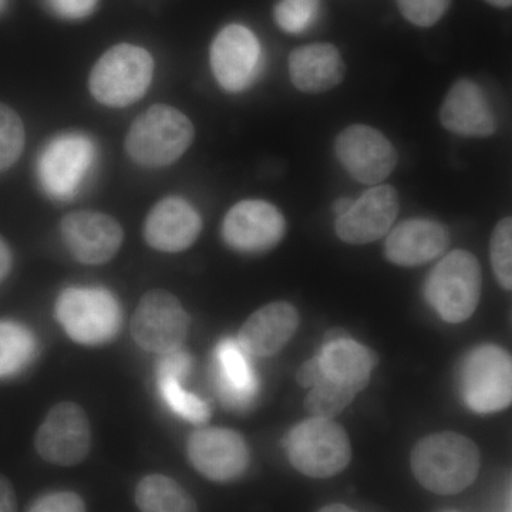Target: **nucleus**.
<instances>
[{
	"label": "nucleus",
	"instance_id": "1",
	"mask_svg": "<svg viewBox=\"0 0 512 512\" xmlns=\"http://www.w3.org/2000/svg\"><path fill=\"white\" fill-rule=\"evenodd\" d=\"M480 468L476 443L454 431L430 434L412 451L414 477L434 494L461 493L476 481Z\"/></svg>",
	"mask_w": 512,
	"mask_h": 512
},
{
	"label": "nucleus",
	"instance_id": "2",
	"mask_svg": "<svg viewBox=\"0 0 512 512\" xmlns=\"http://www.w3.org/2000/svg\"><path fill=\"white\" fill-rule=\"evenodd\" d=\"M191 120L167 104H156L137 117L128 131L131 160L147 168H163L184 156L194 141Z\"/></svg>",
	"mask_w": 512,
	"mask_h": 512
},
{
	"label": "nucleus",
	"instance_id": "3",
	"mask_svg": "<svg viewBox=\"0 0 512 512\" xmlns=\"http://www.w3.org/2000/svg\"><path fill=\"white\" fill-rule=\"evenodd\" d=\"M424 291L444 322H466L476 312L483 292L480 262L464 249L450 252L431 269Z\"/></svg>",
	"mask_w": 512,
	"mask_h": 512
},
{
	"label": "nucleus",
	"instance_id": "4",
	"mask_svg": "<svg viewBox=\"0 0 512 512\" xmlns=\"http://www.w3.org/2000/svg\"><path fill=\"white\" fill-rule=\"evenodd\" d=\"M153 73V57L146 49L121 43L107 50L93 67L90 92L103 106L121 109L147 93Z\"/></svg>",
	"mask_w": 512,
	"mask_h": 512
},
{
	"label": "nucleus",
	"instance_id": "5",
	"mask_svg": "<svg viewBox=\"0 0 512 512\" xmlns=\"http://www.w3.org/2000/svg\"><path fill=\"white\" fill-rule=\"evenodd\" d=\"M289 461L299 473L330 478L349 466L352 447L348 433L330 419H311L296 424L285 440Z\"/></svg>",
	"mask_w": 512,
	"mask_h": 512
},
{
	"label": "nucleus",
	"instance_id": "6",
	"mask_svg": "<svg viewBox=\"0 0 512 512\" xmlns=\"http://www.w3.org/2000/svg\"><path fill=\"white\" fill-rule=\"evenodd\" d=\"M460 392L473 412L488 414L507 409L512 400L510 355L495 345L471 350L461 365Z\"/></svg>",
	"mask_w": 512,
	"mask_h": 512
},
{
	"label": "nucleus",
	"instance_id": "7",
	"mask_svg": "<svg viewBox=\"0 0 512 512\" xmlns=\"http://www.w3.org/2000/svg\"><path fill=\"white\" fill-rule=\"evenodd\" d=\"M56 316L67 335L80 345L97 346L116 336L120 309L103 288H67L56 302Z\"/></svg>",
	"mask_w": 512,
	"mask_h": 512
},
{
	"label": "nucleus",
	"instance_id": "8",
	"mask_svg": "<svg viewBox=\"0 0 512 512\" xmlns=\"http://www.w3.org/2000/svg\"><path fill=\"white\" fill-rule=\"evenodd\" d=\"M96 158V144L86 134L70 133L53 138L37 163L40 185L55 200H70L86 183Z\"/></svg>",
	"mask_w": 512,
	"mask_h": 512
},
{
	"label": "nucleus",
	"instance_id": "9",
	"mask_svg": "<svg viewBox=\"0 0 512 512\" xmlns=\"http://www.w3.org/2000/svg\"><path fill=\"white\" fill-rule=\"evenodd\" d=\"M190 316L173 293L154 289L138 303L131 319V335L141 349L150 353L175 352L183 346Z\"/></svg>",
	"mask_w": 512,
	"mask_h": 512
},
{
	"label": "nucleus",
	"instance_id": "10",
	"mask_svg": "<svg viewBox=\"0 0 512 512\" xmlns=\"http://www.w3.org/2000/svg\"><path fill=\"white\" fill-rule=\"evenodd\" d=\"M36 450L56 466L82 463L92 447V430L82 407L63 402L52 407L36 434Z\"/></svg>",
	"mask_w": 512,
	"mask_h": 512
},
{
	"label": "nucleus",
	"instance_id": "11",
	"mask_svg": "<svg viewBox=\"0 0 512 512\" xmlns=\"http://www.w3.org/2000/svg\"><path fill=\"white\" fill-rule=\"evenodd\" d=\"M210 63L215 80L225 92H245L261 72V43L245 26H225L212 42Z\"/></svg>",
	"mask_w": 512,
	"mask_h": 512
},
{
	"label": "nucleus",
	"instance_id": "12",
	"mask_svg": "<svg viewBox=\"0 0 512 512\" xmlns=\"http://www.w3.org/2000/svg\"><path fill=\"white\" fill-rule=\"evenodd\" d=\"M335 153L346 173L367 185H379L397 164L393 144L376 128L365 124L346 127L335 141Z\"/></svg>",
	"mask_w": 512,
	"mask_h": 512
},
{
	"label": "nucleus",
	"instance_id": "13",
	"mask_svg": "<svg viewBox=\"0 0 512 512\" xmlns=\"http://www.w3.org/2000/svg\"><path fill=\"white\" fill-rule=\"evenodd\" d=\"M286 221L274 204L245 200L235 204L222 222V237L229 247L242 254H262L282 241Z\"/></svg>",
	"mask_w": 512,
	"mask_h": 512
},
{
	"label": "nucleus",
	"instance_id": "14",
	"mask_svg": "<svg viewBox=\"0 0 512 512\" xmlns=\"http://www.w3.org/2000/svg\"><path fill=\"white\" fill-rule=\"evenodd\" d=\"M187 453L195 470L217 483L237 480L249 464L244 437L237 431L222 427H207L192 433Z\"/></svg>",
	"mask_w": 512,
	"mask_h": 512
},
{
	"label": "nucleus",
	"instance_id": "15",
	"mask_svg": "<svg viewBox=\"0 0 512 512\" xmlns=\"http://www.w3.org/2000/svg\"><path fill=\"white\" fill-rule=\"evenodd\" d=\"M399 211V195L392 185H373L336 218V234L350 245L379 241L389 234Z\"/></svg>",
	"mask_w": 512,
	"mask_h": 512
},
{
	"label": "nucleus",
	"instance_id": "16",
	"mask_svg": "<svg viewBox=\"0 0 512 512\" xmlns=\"http://www.w3.org/2000/svg\"><path fill=\"white\" fill-rule=\"evenodd\" d=\"M60 234L70 254L87 265L109 262L119 252L124 239L119 222L94 211L66 215L60 224Z\"/></svg>",
	"mask_w": 512,
	"mask_h": 512
},
{
	"label": "nucleus",
	"instance_id": "17",
	"mask_svg": "<svg viewBox=\"0 0 512 512\" xmlns=\"http://www.w3.org/2000/svg\"><path fill=\"white\" fill-rule=\"evenodd\" d=\"M202 229L201 215L181 197L158 202L144 224V238L151 248L161 252L185 251L197 241Z\"/></svg>",
	"mask_w": 512,
	"mask_h": 512
},
{
	"label": "nucleus",
	"instance_id": "18",
	"mask_svg": "<svg viewBox=\"0 0 512 512\" xmlns=\"http://www.w3.org/2000/svg\"><path fill=\"white\" fill-rule=\"evenodd\" d=\"M440 121L446 130L463 137L487 138L497 130L484 90L468 79L453 84L441 106Z\"/></svg>",
	"mask_w": 512,
	"mask_h": 512
},
{
	"label": "nucleus",
	"instance_id": "19",
	"mask_svg": "<svg viewBox=\"0 0 512 512\" xmlns=\"http://www.w3.org/2000/svg\"><path fill=\"white\" fill-rule=\"evenodd\" d=\"M450 245V234L440 222L412 218L400 222L384 245L386 258L394 265L414 268L439 258Z\"/></svg>",
	"mask_w": 512,
	"mask_h": 512
},
{
	"label": "nucleus",
	"instance_id": "20",
	"mask_svg": "<svg viewBox=\"0 0 512 512\" xmlns=\"http://www.w3.org/2000/svg\"><path fill=\"white\" fill-rule=\"evenodd\" d=\"M299 313L288 302H274L249 316L238 333V343L248 355L271 357L291 342L299 328Z\"/></svg>",
	"mask_w": 512,
	"mask_h": 512
},
{
	"label": "nucleus",
	"instance_id": "21",
	"mask_svg": "<svg viewBox=\"0 0 512 512\" xmlns=\"http://www.w3.org/2000/svg\"><path fill=\"white\" fill-rule=\"evenodd\" d=\"M346 66L338 47L313 43L296 47L289 55V77L299 92L320 94L335 89L345 79Z\"/></svg>",
	"mask_w": 512,
	"mask_h": 512
},
{
	"label": "nucleus",
	"instance_id": "22",
	"mask_svg": "<svg viewBox=\"0 0 512 512\" xmlns=\"http://www.w3.org/2000/svg\"><path fill=\"white\" fill-rule=\"evenodd\" d=\"M315 359L319 369L318 379L329 380L356 394L369 384L377 363L372 350L350 339L330 340Z\"/></svg>",
	"mask_w": 512,
	"mask_h": 512
},
{
	"label": "nucleus",
	"instance_id": "23",
	"mask_svg": "<svg viewBox=\"0 0 512 512\" xmlns=\"http://www.w3.org/2000/svg\"><path fill=\"white\" fill-rule=\"evenodd\" d=\"M215 367L218 389L228 406L241 409L254 400L258 379L238 340H222L215 352Z\"/></svg>",
	"mask_w": 512,
	"mask_h": 512
},
{
	"label": "nucleus",
	"instance_id": "24",
	"mask_svg": "<svg viewBox=\"0 0 512 512\" xmlns=\"http://www.w3.org/2000/svg\"><path fill=\"white\" fill-rule=\"evenodd\" d=\"M136 503L141 512H198L194 498L173 478L161 474L138 483Z\"/></svg>",
	"mask_w": 512,
	"mask_h": 512
},
{
	"label": "nucleus",
	"instance_id": "25",
	"mask_svg": "<svg viewBox=\"0 0 512 512\" xmlns=\"http://www.w3.org/2000/svg\"><path fill=\"white\" fill-rule=\"evenodd\" d=\"M32 333L10 320L0 322V379L20 372L35 355Z\"/></svg>",
	"mask_w": 512,
	"mask_h": 512
},
{
	"label": "nucleus",
	"instance_id": "26",
	"mask_svg": "<svg viewBox=\"0 0 512 512\" xmlns=\"http://www.w3.org/2000/svg\"><path fill=\"white\" fill-rule=\"evenodd\" d=\"M181 377L158 373V387L168 407L181 419L194 424H204L210 420V406L195 394L181 387Z\"/></svg>",
	"mask_w": 512,
	"mask_h": 512
},
{
	"label": "nucleus",
	"instance_id": "27",
	"mask_svg": "<svg viewBox=\"0 0 512 512\" xmlns=\"http://www.w3.org/2000/svg\"><path fill=\"white\" fill-rule=\"evenodd\" d=\"M305 400V409L312 417L330 419L339 416L343 410L348 409L357 394L329 380L319 379L309 387Z\"/></svg>",
	"mask_w": 512,
	"mask_h": 512
},
{
	"label": "nucleus",
	"instance_id": "28",
	"mask_svg": "<svg viewBox=\"0 0 512 512\" xmlns=\"http://www.w3.org/2000/svg\"><path fill=\"white\" fill-rule=\"evenodd\" d=\"M320 0H279L274 9L276 26L289 35H301L318 20Z\"/></svg>",
	"mask_w": 512,
	"mask_h": 512
},
{
	"label": "nucleus",
	"instance_id": "29",
	"mask_svg": "<svg viewBox=\"0 0 512 512\" xmlns=\"http://www.w3.org/2000/svg\"><path fill=\"white\" fill-rule=\"evenodd\" d=\"M25 147V127L16 111L0 103V171L8 170Z\"/></svg>",
	"mask_w": 512,
	"mask_h": 512
},
{
	"label": "nucleus",
	"instance_id": "30",
	"mask_svg": "<svg viewBox=\"0 0 512 512\" xmlns=\"http://www.w3.org/2000/svg\"><path fill=\"white\" fill-rule=\"evenodd\" d=\"M491 265L505 291L512 289V220L505 217L494 228L490 244Z\"/></svg>",
	"mask_w": 512,
	"mask_h": 512
},
{
	"label": "nucleus",
	"instance_id": "31",
	"mask_svg": "<svg viewBox=\"0 0 512 512\" xmlns=\"http://www.w3.org/2000/svg\"><path fill=\"white\" fill-rule=\"evenodd\" d=\"M400 13L419 28H430L440 22L450 8L451 0H396Z\"/></svg>",
	"mask_w": 512,
	"mask_h": 512
},
{
	"label": "nucleus",
	"instance_id": "32",
	"mask_svg": "<svg viewBox=\"0 0 512 512\" xmlns=\"http://www.w3.org/2000/svg\"><path fill=\"white\" fill-rule=\"evenodd\" d=\"M29 512H86V507L79 495L63 491L39 498Z\"/></svg>",
	"mask_w": 512,
	"mask_h": 512
},
{
	"label": "nucleus",
	"instance_id": "33",
	"mask_svg": "<svg viewBox=\"0 0 512 512\" xmlns=\"http://www.w3.org/2000/svg\"><path fill=\"white\" fill-rule=\"evenodd\" d=\"M99 0H47L49 8L63 19L77 20L92 15Z\"/></svg>",
	"mask_w": 512,
	"mask_h": 512
},
{
	"label": "nucleus",
	"instance_id": "34",
	"mask_svg": "<svg viewBox=\"0 0 512 512\" xmlns=\"http://www.w3.org/2000/svg\"><path fill=\"white\" fill-rule=\"evenodd\" d=\"M0 512H16V497L8 478L0 476Z\"/></svg>",
	"mask_w": 512,
	"mask_h": 512
},
{
	"label": "nucleus",
	"instance_id": "35",
	"mask_svg": "<svg viewBox=\"0 0 512 512\" xmlns=\"http://www.w3.org/2000/svg\"><path fill=\"white\" fill-rule=\"evenodd\" d=\"M318 375V363H316V359H312L306 362L305 365L299 367L296 379H298V383L301 384L302 387H312L313 383L318 379Z\"/></svg>",
	"mask_w": 512,
	"mask_h": 512
},
{
	"label": "nucleus",
	"instance_id": "36",
	"mask_svg": "<svg viewBox=\"0 0 512 512\" xmlns=\"http://www.w3.org/2000/svg\"><path fill=\"white\" fill-rule=\"evenodd\" d=\"M10 266H12V255H10L8 245L0 238V282L8 276Z\"/></svg>",
	"mask_w": 512,
	"mask_h": 512
},
{
	"label": "nucleus",
	"instance_id": "37",
	"mask_svg": "<svg viewBox=\"0 0 512 512\" xmlns=\"http://www.w3.org/2000/svg\"><path fill=\"white\" fill-rule=\"evenodd\" d=\"M352 204V198H339V200H336L335 204H333V212H335L336 217H339V215L345 214V212L349 210L350 205Z\"/></svg>",
	"mask_w": 512,
	"mask_h": 512
},
{
	"label": "nucleus",
	"instance_id": "38",
	"mask_svg": "<svg viewBox=\"0 0 512 512\" xmlns=\"http://www.w3.org/2000/svg\"><path fill=\"white\" fill-rule=\"evenodd\" d=\"M319 512H356L352 508L346 507L343 504H330L323 507Z\"/></svg>",
	"mask_w": 512,
	"mask_h": 512
},
{
	"label": "nucleus",
	"instance_id": "39",
	"mask_svg": "<svg viewBox=\"0 0 512 512\" xmlns=\"http://www.w3.org/2000/svg\"><path fill=\"white\" fill-rule=\"evenodd\" d=\"M485 2L490 3V5L495 6V8L507 9L511 8L512 0H485Z\"/></svg>",
	"mask_w": 512,
	"mask_h": 512
},
{
	"label": "nucleus",
	"instance_id": "40",
	"mask_svg": "<svg viewBox=\"0 0 512 512\" xmlns=\"http://www.w3.org/2000/svg\"><path fill=\"white\" fill-rule=\"evenodd\" d=\"M5 3H6V0H0V10L5 8Z\"/></svg>",
	"mask_w": 512,
	"mask_h": 512
}]
</instances>
